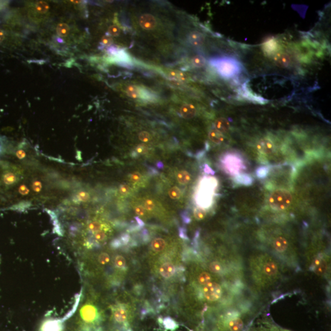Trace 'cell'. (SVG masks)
Returning a JSON list of instances; mask_svg holds the SVG:
<instances>
[{
  "instance_id": "9c48e42d",
  "label": "cell",
  "mask_w": 331,
  "mask_h": 331,
  "mask_svg": "<svg viewBox=\"0 0 331 331\" xmlns=\"http://www.w3.org/2000/svg\"><path fill=\"white\" fill-rule=\"evenodd\" d=\"M247 331H289L277 326L267 319H260L252 324Z\"/></svg>"
},
{
  "instance_id": "3957f363",
  "label": "cell",
  "mask_w": 331,
  "mask_h": 331,
  "mask_svg": "<svg viewBox=\"0 0 331 331\" xmlns=\"http://www.w3.org/2000/svg\"><path fill=\"white\" fill-rule=\"evenodd\" d=\"M216 185L213 178H206L202 181L197 197V203L202 209L210 207Z\"/></svg>"
},
{
  "instance_id": "1f68e13d",
  "label": "cell",
  "mask_w": 331,
  "mask_h": 331,
  "mask_svg": "<svg viewBox=\"0 0 331 331\" xmlns=\"http://www.w3.org/2000/svg\"><path fill=\"white\" fill-rule=\"evenodd\" d=\"M76 198L77 200L80 202H83V203H86L89 201L90 199V194L87 193L86 191H81L79 192L76 195Z\"/></svg>"
},
{
  "instance_id": "f546056e",
  "label": "cell",
  "mask_w": 331,
  "mask_h": 331,
  "mask_svg": "<svg viewBox=\"0 0 331 331\" xmlns=\"http://www.w3.org/2000/svg\"><path fill=\"white\" fill-rule=\"evenodd\" d=\"M194 216L197 220H202L206 217V212L204 209L198 207L194 210Z\"/></svg>"
},
{
  "instance_id": "ac0fdd59",
  "label": "cell",
  "mask_w": 331,
  "mask_h": 331,
  "mask_svg": "<svg viewBox=\"0 0 331 331\" xmlns=\"http://www.w3.org/2000/svg\"><path fill=\"white\" fill-rule=\"evenodd\" d=\"M50 10V6L48 3L44 1H38L35 3L33 8L32 12L34 15H38L42 17L43 15L48 13Z\"/></svg>"
},
{
  "instance_id": "484cf974",
  "label": "cell",
  "mask_w": 331,
  "mask_h": 331,
  "mask_svg": "<svg viewBox=\"0 0 331 331\" xmlns=\"http://www.w3.org/2000/svg\"><path fill=\"white\" fill-rule=\"evenodd\" d=\"M166 243L163 239L157 238L152 242V248L154 251H161L166 247Z\"/></svg>"
},
{
  "instance_id": "7a4b0ae2",
  "label": "cell",
  "mask_w": 331,
  "mask_h": 331,
  "mask_svg": "<svg viewBox=\"0 0 331 331\" xmlns=\"http://www.w3.org/2000/svg\"><path fill=\"white\" fill-rule=\"evenodd\" d=\"M209 64L215 68L221 77L229 80L241 74L242 65L237 59L231 56H218L209 60Z\"/></svg>"
},
{
  "instance_id": "d590c367",
  "label": "cell",
  "mask_w": 331,
  "mask_h": 331,
  "mask_svg": "<svg viewBox=\"0 0 331 331\" xmlns=\"http://www.w3.org/2000/svg\"><path fill=\"white\" fill-rule=\"evenodd\" d=\"M164 324H165L166 329H176V321L170 318H165L164 320Z\"/></svg>"
},
{
  "instance_id": "ee69618b",
  "label": "cell",
  "mask_w": 331,
  "mask_h": 331,
  "mask_svg": "<svg viewBox=\"0 0 331 331\" xmlns=\"http://www.w3.org/2000/svg\"><path fill=\"white\" fill-rule=\"evenodd\" d=\"M145 208L147 210L152 211L154 209V203L153 200H150V199H147L145 201L144 203Z\"/></svg>"
},
{
  "instance_id": "8d00e7d4",
  "label": "cell",
  "mask_w": 331,
  "mask_h": 331,
  "mask_svg": "<svg viewBox=\"0 0 331 331\" xmlns=\"http://www.w3.org/2000/svg\"><path fill=\"white\" fill-rule=\"evenodd\" d=\"M269 169L266 167H261L258 168L257 171V176L259 178H266L268 174H269Z\"/></svg>"
},
{
  "instance_id": "9f6ffc18",
  "label": "cell",
  "mask_w": 331,
  "mask_h": 331,
  "mask_svg": "<svg viewBox=\"0 0 331 331\" xmlns=\"http://www.w3.org/2000/svg\"><path fill=\"white\" fill-rule=\"evenodd\" d=\"M204 171H205V172L207 173V174H213L214 173H215L207 165H206V167H205Z\"/></svg>"
},
{
  "instance_id": "7402d4cb",
  "label": "cell",
  "mask_w": 331,
  "mask_h": 331,
  "mask_svg": "<svg viewBox=\"0 0 331 331\" xmlns=\"http://www.w3.org/2000/svg\"><path fill=\"white\" fill-rule=\"evenodd\" d=\"M209 137L212 143L220 144L225 141V138L222 132L217 130H212L209 132Z\"/></svg>"
},
{
  "instance_id": "11a10c76",
  "label": "cell",
  "mask_w": 331,
  "mask_h": 331,
  "mask_svg": "<svg viewBox=\"0 0 331 331\" xmlns=\"http://www.w3.org/2000/svg\"><path fill=\"white\" fill-rule=\"evenodd\" d=\"M5 32L3 30L0 29V44L2 43L5 39Z\"/></svg>"
},
{
  "instance_id": "4316f807",
  "label": "cell",
  "mask_w": 331,
  "mask_h": 331,
  "mask_svg": "<svg viewBox=\"0 0 331 331\" xmlns=\"http://www.w3.org/2000/svg\"><path fill=\"white\" fill-rule=\"evenodd\" d=\"M206 61L204 56L198 55L193 56L191 59V64L195 68H200L203 67L206 65Z\"/></svg>"
},
{
  "instance_id": "7c38bea8",
  "label": "cell",
  "mask_w": 331,
  "mask_h": 331,
  "mask_svg": "<svg viewBox=\"0 0 331 331\" xmlns=\"http://www.w3.org/2000/svg\"><path fill=\"white\" fill-rule=\"evenodd\" d=\"M257 149L261 154H269L275 150V144L270 138H264L258 141Z\"/></svg>"
},
{
  "instance_id": "ba28073f",
  "label": "cell",
  "mask_w": 331,
  "mask_h": 331,
  "mask_svg": "<svg viewBox=\"0 0 331 331\" xmlns=\"http://www.w3.org/2000/svg\"><path fill=\"white\" fill-rule=\"evenodd\" d=\"M126 93L127 95L133 99H140L144 101H152L157 99L155 94H154L152 91L147 90V88L137 86V85H130L127 87L126 89Z\"/></svg>"
},
{
  "instance_id": "74e56055",
  "label": "cell",
  "mask_w": 331,
  "mask_h": 331,
  "mask_svg": "<svg viewBox=\"0 0 331 331\" xmlns=\"http://www.w3.org/2000/svg\"><path fill=\"white\" fill-rule=\"evenodd\" d=\"M94 239L99 242L105 241L106 239V232L103 231V230L97 231L94 233Z\"/></svg>"
},
{
  "instance_id": "f907efd6",
  "label": "cell",
  "mask_w": 331,
  "mask_h": 331,
  "mask_svg": "<svg viewBox=\"0 0 331 331\" xmlns=\"http://www.w3.org/2000/svg\"><path fill=\"white\" fill-rule=\"evenodd\" d=\"M15 155H16L17 159L22 160L25 159V157H26V152H25L24 150H18L16 153H15Z\"/></svg>"
},
{
  "instance_id": "5bb4252c",
  "label": "cell",
  "mask_w": 331,
  "mask_h": 331,
  "mask_svg": "<svg viewBox=\"0 0 331 331\" xmlns=\"http://www.w3.org/2000/svg\"><path fill=\"white\" fill-rule=\"evenodd\" d=\"M187 40L192 46L201 47L205 42V36L200 31H192L188 34Z\"/></svg>"
},
{
  "instance_id": "7bdbcfd3",
  "label": "cell",
  "mask_w": 331,
  "mask_h": 331,
  "mask_svg": "<svg viewBox=\"0 0 331 331\" xmlns=\"http://www.w3.org/2000/svg\"><path fill=\"white\" fill-rule=\"evenodd\" d=\"M31 187H32L33 191H35L36 193H39V192L42 190L43 188L42 182L38 181H34Z\"/></svg>"
},
{
  "instance_id": "f35d334b",
  "label": "cell",
  "mask_w": 331,
  "mask_h": 331,
  "mask_svg": "<svg viewBox=\"0 0 331 331\" xmlns=\"http://www.w3.org/2000/svg\"><path fill=\"white\" fill-rule=\"evenodd\" d=\"M139 139L143 143H149L151 140L150 134L147 131H142L139 134Z\"/></svg>"
},
{
  "instance_id": "816d5d0a",
  "label": "cell",
  "mask_w": 331,
  "mask_h": 331,
  "mask_svg": "<svg viewBox=\"0 0 331 331\" xmlns=\"http://www.w3.org/2000/svg\"><path fill=\"white\" fill-rule=\"evenodd\" d=\"M130 236H129L128 235H122L121 241L122 244H127L129 241H130Z\"/></svg>"
},
{
  "instance_id": "e0dca14e",
  "label": "cell",
  "mask_w": 331,
  "mask_h": 331,
  "mask_svg": "<svg viewBox=\"0 0 331 331\" xmlns=\"http://www.w3.org/2000/svg\"><path fill=\"white\" fill-rule=\"evenodd\" d=\"M2 181L3 185L9 186L17 184L18 181V177L16 172L10 171H6L2 175Z\"/></svg>"
},
{
  "instance_id": "f1b7e54d",
  "label": "cell",
  "mask_w": 331,
  "mask_h": 331,
  "mask_svg": "<svg viewBox=\"0 0 331 331\" xmlns=\"http://www.w3.org/2000/svg\"><path fill=\"white\" fill-rule=\"evenodd\" d=\"M168 194L172 200H179L181 197V191L178 187H174L170 189Z\"/></svg>"
},
{
  "instance_id": "6f0895ef",
  "label": "cell",
  "mask_w": 331,
  "mask_h": 331,
  "mask_svg": "<svg viewBox=\"0 0 331 331\" xmlns=\"http://www.w3.org/2000/svg\"><path fill=\"white\" fill-rule=\"evenodd\" d=\"M0 8H1V7H0Z\"/></svg>"
},
{
  "instance_id": "e575fe53",
  "label": "cell",
  "mask_w": 331,
  "mask_h": 331,
  "mask_svg": "<svg viewBox=\"0 0 331 331\" xmlns=\"http://www.w3.org/2000/svg\"><path fill=\"white\" fill-rule=\"evenodd\" d=\"M115 265L119 269H123L126 266V261L124 257L118 255L115 258Z\"/></svg>"
},
{
  "instance_id": "603a6c76",
  "label": "cell",
  "mask_w": 331,
  "mask_h": 331,
  "mask_svg": "<svg viewBox=\"0 0 331 331\" xmlns=\"http://www.w3.org/2000/svg\"><path fill=\"white\" fill-rule=\"evenodd\" d=\"M235 180L237 184L244 185H250L254 182L253 178L247 174L236 175Z\"/></svg>"
},
{
  "instance_id": "f5cc1de1",
  "label": "cell",
  "mask_w": 331,
  "mask_h": 331,
  "mask_svg": "<svg viewBox=\"0 0 331 331\" xmlns=\"http://www.w3.org/2000/svg\"><path fill=\"white\" fill-rule=\"evenodd\" d=\"M112 247L115 248H118L121 247L122 245V242L119 239H115V241H113L111 243Z\"/></svg>"
},
{
  "instance_id": "9a60e30c",
  "label": "cell",
  "mask_w": 331,
  "mask_h": 331,
  "mask_svg": "<svg viewBox=\"0 0 331 331\" xmlns=\"http://www.w3.org/2000/svg\"><path fill=\"white\" fill-rule=\"evenodd\" d=\"M110 54L114 56L116 62H121V64H131V60L128 53L123 50L116 49H110L109 50Z\"/></svg>"
},
{
  "instance_id": "7dc6e473",
  "label": "cell",
  "mask_w": 331,
  "mask_h": 331,
  "mask_svg": "<svg viewBox=\"0 0 331 331\" xmlns=\"http://www.w3.org/2000/svg\"><path fill=\"white\" fill-rule=\"evenodd\" d=\"M131 188L127 185H122L120 187V193L123 195L127 194L130 191Z\"/></svg>"
},
{
  "instance_id": "44dd1931",
  "label": "cell",
  "mask_w": 331,
  "mask_h": 331,
  "mask_svg": "<svg viewBox=\"0 0 331 331\" xmlns=\"http://www.w3.org/2000/svg\"><path fill=\"white\" fill-rule=\"evenodd\" d=\"M216 130L224 133L228 132L231 127V124L228 119L225 118H219L215 122Z\"/></svg>"
},
{
  "instance_id": "8fae6325",
  "label": "cell",
  "mask_w": 331,
  "mask_h": 331,
  "mask_svg": "<svg viewBox=\"0 0 331 331\" xmlns=\"http://www.w3.org/2000/svg\"><path fill=\"white\" fill-rule=\"evenodd\" d=\"M140 26L145 30L151 31L155 29L157 25L156 18L149 13L142 14L139 20Z\"/></svg>"
},
{
  "instance_id": "681fc988",
  "label": "cell",
  "mask_w": 331,
  "mask_h": 331,
  "mask_svg": "<svg viewBox=\"0 0 331 331\" xmlns=\"http://www.w3.org/2000/svg\"><path fill=\"white\" fill-rule=\"evenodd\" d=\"M80 331H103L100 327L84 326Z\"/></svg>"
},
{
  "instance_id": "30bf717a",
  "label": "cell",
  "mask_w": 331,
  "mask_h": 331,
  "mask_svg": "<svg viewBox=\"0 0 331 331\" xmlns=\"http://www.w3.org/2000/svg\"><path fill=\"white\" fill-rule=\"evenodd\" d=\"M65 326L62 320L48 318L41 324L39 331H64Z\"/></svg>"
},
{
  "instance_id": "d6a6232c",
  "label": "cell",
  "mask_w": 331,
  "mask_h": 331,
  "mask_svg": "<svg viewBox=\"0 0 331 331\" xmlns=\"http://www.w3.org/2000/svg\"><path fill=\"white\" fill-rule=\"evenodd\" d=\"M108 33L110 36H119L121 34V29L118 25H113L109 27Z\"/></svg>"
},
{
  "instance_id": "60d3db41",
  "label": "cell",
  "mask_w": 331,
  "mask_h": 331,
  "mask_svg": "<svg viewBox=\"0 0 331 331\" xmlns=\"http://www.w3.org/2000/svg\"><path fill=\"white\" fill-rule=\"evenodd\" d=\"M113 40L112 37H110L109 36H104L102 40H101V44L103 46L108 47L111 45L112 44Z\"/></svg>"
},
{
  "instance_id": "4dcf8cb0",
  "label": "cell",
  "mask_w": 331,
  "mask_h": 331,
  "mask_svg": "<svg viewBox=\"0 0 331 331\" xmlns=\"http://www.w3.org/2000/svg\"><path fill=\"white\" fill-rule=\"evenodd\" d=\"M101 229H102V224L99 222H92L88 225V229L93 233L100 231L102 230Z\"/></svg>"
},
{
  "instance_id": "83f0119b",
  "label": "cell",
  "mask_w": 331,
  "mask_h": 331,
  "mask_svg": "<svg viewBox=\"0 0 331 331\" xmlns=\"http://www.w3.org/2000/svg\"><path fill=\"white\" fill-rule=\"evenodd\" d=\"M212 276L209 272H203L198 276V282L199 284L201 286H204L210 281H212Z\"/></svg>"
},
{
  "instance_id": "b9f144b4",
  "label": "cell",
  "mask_w": 331,
  "mask_h": 331,
  "mask_svg": "<svg viewBox=\"0 0 331 331\" xmlns=\"http://www.w3.org/2000/svg\"><path fill=\"white\" fill-rule=\"evenodd\" d=\"M130 179L132 182L137 183L140 182L142 179V175L139 172H134L130 175Z\"/></svg>"
},
{
  "instance_id": "4fadbf2b",
  "label": "cell",
  "mask_w": 331,
  "mask_h": 331,
  "mask_svg": "<svg viewBox=\"0 0 331 331\" xmlns=\"http://www.w3.org/2000/svg\"><path fill=\"white\" fill-rule=\"evenodd\" d=\"M274 62L280 68H289L292 64V59L288 53L285 52L277 53L274 56Z\"/></svg>"
},
{
  "instance_id": "277c9868",
  "label": "cell",
  "mask_w": 331,
  "mask_h": 331,
  "mask_svg": "<svg viewBox=\"0 0 331 331\" xmlns=\"http://www.w3.org/2000/svg\"><path fill=\"white\" fill-rule=\"evenodd\" d=\"M292 201V195L288 191L277 190L270 194L268 203L271 209L276 211H283L291 206Z\"/></svg>"
},
{
  "instance_id": "8992f818",
  "label": "cell",
  "mask_w": 331,
  "mask_h": 331,
  "mask_svg": "<svg viewBox=\"0 0 331 331\" xmlns=\"http://www.w3.org/2000/svg\"><path fill=\"white\" fill-rule=\"evenodd\" d=\"M222 164L225 171L231 175L239 174L245 168L244 162L237 154L229 153L223 158Z\"/></svg>"
},
{
  "instance_id": "d6986e66",
  "label": "cell",
  "mask_w": 331,
  "mask_h": 331,
  "mask_svg": "<svg viewBox=\"0 0 331 331\" xmlns=\"http://www.w3.org/2000/svg\"><path fill=\"white\" fill-rule=\"evenodd\" d=\"M176 268L171 263H166L163 264L160 268V273L162 276L165 279L171 278L174 275Z\"/></svg>"
},
{
  "instance_id": "d4e9b609",
  "label": "cell",
  "mask_w": 331,
  "mask_h": 331,
  "mask_svg": "<svg viewBox=\"0 0 331 331\" xmlns=\"http://www.w3.org/2000/svg\"><path fill=\"white\" fill-rule=\"evenodd\" d=\"M177 179L180 184L186 185L191 181V175L187 171H181L177 175Z\"/></svg>"
},
{
  "instance_id": "db71d44e",
  "label": "cell",
  "mask_w": 331,
  "mask_h": 331,
  "mask_svg": "<svg viewBox=\"0 0 331 331\" xmlns=\"http://www.w3.org/2000/svg\"><path fill=\"white\" fill-rule=\"evenodd\" d=\"M180 236L183 239H188L187 235L185 234V230L183 228L180 229Z\"/></svg>"
},
{
  "instance_id": "ab89813d",
  "label": "cell",
  "mask_w": 331,
  "mask_h": 331,
  "mask_svg": "<svg viewBox=\"0 0 331 331\" xmlns=\"http://www.w3.org/2000/svg\"><path fill=\"white\" fill-rule=\"evenodd\" d=\"M110 258L109 255L106 253H102L99 257V263L102 265H106L109 263Z\"/></svg>"
},
{
  "instance_id": "f6af8a7d",
  "label": "cell",
  "mask_w": 331,
  "mask_h": 331,
  "mask_svg": "<svg viewBox=\"0 0 331 331\" xmlns=\"http://www.w3.org/2000/svg\"><path fill=\"white\" fill-rule=\"evenodd\" d=\"M18 193L21 195H23V196H25V195L29 194L30 190L27 188L26 185L23 184L21 185L20 188H18Z\"/></svg>"
},
{
  "instance_id": "bcb514c9",
  "label": "cell",
  "mask_w": 331,
  "mask_h": 331,
  "mask_svg": "<svg viewBox=\"0 0 331 331\" xmlns=\"http://www.w3.org/2000/svg\"><path fill=\"white\" fill-rule=\"evenodd\" d=\"M135 212L137 213V215L144 217L146 215V209L143 206H139L135 208Z\"/></svg>"
},
{
  "instance_id": "c3c4849f",
  "label": "cell",
  "mask_w": 331,
  "mask_h": 331,
  "mask_svg": "<svg viewBox=\"0 0 331 331\" xmlns=\"http://www.w3.org/2000/svg\"><path fill=\"white\" fill-rule=\"evenodd\" d=\"M148 148L144 145H140L135 149V152H137L139 154H144L147 152Z\"/></svg>"
},
{
  "instance_id": "2e32d148",
  "label": "cell",
  "mask_w": 331,
  "mask_h": 331,
  "mask_svg": "<svg viewBox=\"0 0 331 331\" xmlns=\"http://www.w3.org/2000/svg\"><path fill=\"white\" fill-rule=\"evenodd\" d=\"M180 115L185 119L193 118L197 113L196 107L191 104H185L179 110Z\"/></svg>"
},
{
  "instance_id": "cb8c5ba5",
  "label": "cell",
  "mask_w": 331,
  "mask_h": 331,
  "mask_svg": "<svg viewBox=\"0 0 331 331\" xmlns=\"http://www.w3.org/2000/svg\"><path fill=\"white\" fill-rule=\"evenodd\" d=\"M56 33L61 37H66L68 36L70 28L68 24L65 23H60L56 28Z\"/></svg>"
},
{
  "instance_id": "836d02e7",
  "label": "cell",
  "mask_w": 331,
  "mask_h": 331,
  "mask_svg": "<svg viewBox=\"0 0 331 331\" xmlns=\"http://www.w3.org/2000/svg\"><path fill=\"white\" fill-rule=\"evenodd\" d=\"M170 77H173L174 80L179 81H186V75L182 72L179 71H171L169 73Z\"/></svg>"
},
{
  "instance_id": "5b68a950",
  "label": "cell",
  "mask_w": 331,
  "mask_h": 331,
  "mask_svg": "<svg viewBox=\"0 0 331 331\" xmlns=\"http://www.w3.org/2000/svg\"><path fill=\"white\" fill-rule=\"evenodd\" d=\"M80 316L82 323L84 326H90L91 324L99 323L101 321V314L94 305L90 304L84 305L82 307Z\"/></svg>"
},
{
  "instance_id": "52a82bcc",
  "label": "cell",
  "mask_w": 331,
  "mask_h": 331,
  "mask_svg": "<svg viewBox=\"0 0 331 331\" xmlns=\"http://www.w3.org/2000/svg\"><path fill=\"white\" fill-rule=\"evenodd\" d=\"M203 286L202 289L203 296L206 301L213 302L222 299L223 294V289L220 283L210 281Z\"/></svg>"
},
{
  "instance_id": "6da1fadb",
  "label": "cell",
  "mask_w": 331,
  "mask_h": 331,
  "mask_svg": "<svg viewBox=\"0 0 331 331\" xmlns=\"http://www.w3.org/2000/svg\"><path fill=\"white\" fill-rule=\"evenodd\" d=\"M249 269L252 281L259 289L274 286L282 276L278 260L269 254H255L249 260Z\"/></svg>"
},
{
  "instance_id": "ffe728a7",
  "label": "cell",
  "mask_w": 331,
  "mask_h": 331,
  "mask_svg": "<svg viewBox=\"0 0 331 331\" xmlns=\"http://www.w3.org/2000/svg\"><path fill=\"white\" fill-rule=\"evenodd\" d=\"M279 45L275 40L271 39L265 42L263 46V50L265 53L268 55L274 54L278 51Z\"/></svg>"
}]
</instances>
